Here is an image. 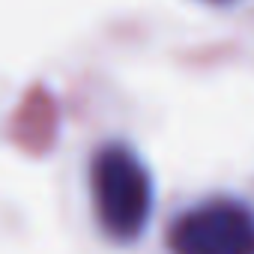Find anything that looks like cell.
I'll return each mask as SVG.
<instances>
[{"label":"cell","mask_w":254,"mask_h":254,"mask_svg":"<svg viewBox=\"0 0 254 254\" xmlns=\"http://www.w3.org/2000/svg\"><path fill=\"white\" fill-rule=\"evenodd\" d=\"M93 206L102 230L117 242H132L153 212V180L147 165L126 144H108L90 165Z\"/></svg>","instance_id":"6da1fadb"},{"label":"cell","mask_w":254,"mask_h":254,"mask_svg":"<svg viewBox=\"0 0 254 254\" xmlns=\"http://www.w3.org/2000/svg\"><path fill=\"white\" fill-rule=\"evenodd\" d=\"M168 245L174 254H254V212L230 197H212L183 212Z\"/></svg>","instance_id":"7a4b0ae2"}]
</instances>
